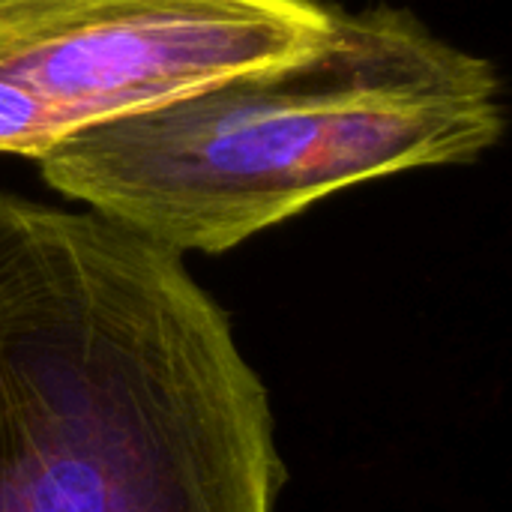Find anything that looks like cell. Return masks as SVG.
Segmentation results:
<instances>
[{
	"label": "cell",
	"instance_id": "obj_1",
	"mask_svg": "<svg viewBox=\"0 0 512 512\" xmlns=\"http://www.w3.org/2000/svg\"><path fill=\"white\" fill-rule=\"evenodd\" d=\"M264 381L183 255L0 192V512H276Z\"/></svg>",
	"mask_w": 512,
	"mask_h": 512
},
{
	"label": "cell",
	"instance_id": "obj_2",
	"mask_svg": "<svg viewBox=\"0 0 512 512\" xmlns=\"http://www.w3.org/2000/svg\"><path fill=\"white\" fill-rule=\"evenodd\" d=\"M504 135L495 66L378 3L306 54L72 135L48 186L180 255L228 252L366 180L468 165Z\"/></svg>",
	"mask_w": 512,
	"mask_h": 512
},
{
	"label": "cell",
	"instance_id": "obj_3",
	"mask_svg": "<svg viewBox=\"0 0 512 512\" xmlns=\"http://www.w3.org/2000/svg\"><path fill=\"white\" fill-rule=\"evenodd\" d=\"M321 0H0V153L78 132L312 51Z\"/></svg>",
	"mask_w": 512,
	"mask_h": 512
}]
</instances>
